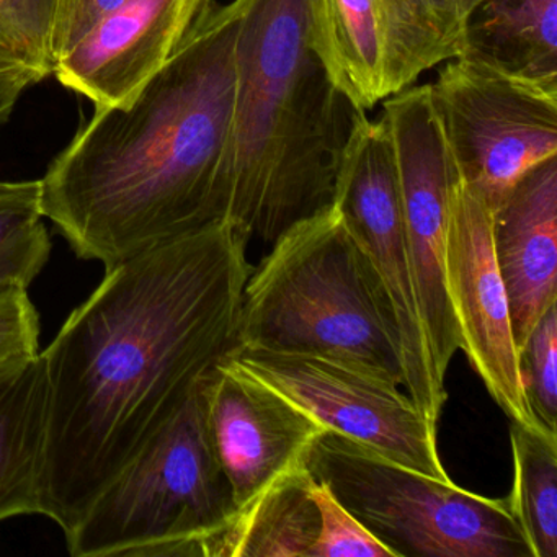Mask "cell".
<instances>
[{"mask_svg":"<svg viewBox=\"0 0 557 557\" xmlns=\"http://www.w3.org/2000/svg\"><path fill=\"white\" fill-rule=\"evenodd\" d=\"M520 370L534 416L557 433V305L541 315L520 348Z\"/></svg>","mask_w":557,"mask_h":557,"instance_id":"cell-22","label":"cell"},{"mask_svg":"<svg viewBox=\"0 0 557 557\" xmlns=\"http://www.w3.org/2000/svg\"><path fill=\"white\" fill-rule=\"evenodd\" d=\"M208 0H126L77 47L53 76L96 109L128 102L171 60Z\"/></svg>","mask_w":557,"mask_h":557,"instance_id":"cell-14","label":"cell"},{"mask_svg":"<svg viewBox=\"0 0 557 557\" xmlns=\"http://www.w3.org/2000/svg\"><path fill=\"white\" fill-rule=\"evenodd\" d=\"M446 282L458 324L459 350L465 351L492 399L517 425L556 433L537 420L524 393L507 289L495 260L492 210L462 177L453 195Z\"/></svg>","mask_w":557,"mask_h":557,"instance_id":"cell-12","label":"cell"},{"mask_svg":"<svg viewBox=\"0 0 557 557\" xmlns=\"http://www.w3.org/2000/svg\"><path fill=\"white\" fill-rule=\"evenodd\" d=\"M51 253L50 234L44 220L18 233L0 247V289L30 286L44 272Z\"/></svg>","mask_w":557,"mask_h":557,"instance_id":"cell-24","label":"cell"},{"mask_svg":"<svg viewBox=\"0 0 557 557\" xmlns=\"http://www.w3.org/2000/svg\"><path fill=\"white\" fill-rule=\"evenodd\" d=\"M458 58L557 83V0H479Z\"/></svg>","mask_w":557,"mask_h":557,"instance_id":"cell-18","label":"cell"},{"mask_svg":"<svg viewBox=\"0 0 557 557\" xmlns=\"http://www.w3.org/2000/svg\"><path fill=\"white\" fill-rule=\"evenodd\" d=\"M40 350V318L27 286L0 289V373Z\"/></svg>","mask_w":557,"mask_h":557,"instance_id":"cell-23","label":"cell"},{"mask_svg":"<svg viewBox=\"0 0 557 557\" xmlns=\"http://www.w3.org/2000/svg\"><path fill=\"white\" fill-rule=\"evenodd\" d=\"M237 27L236 0H208L162 70L51 162L41 211L79 259L110 269L230 221Z\"/></svg>","mask_w":557,"mask_h":557,"instance_id":"cell-2","label":"cell"},{"mask_svg":"<svg viewBox=\"0 0 557 557\" xmlns=\"http://www.w3.org/2000/svg\"><path fill=\"white\" fill-rule=\"evenodd\" d=\"M38 84L28 71H11L0 76V125L12 115L25 90Z\"/></svg>","mask_w":557,"mask_h":557,"instance_id":"cell-27","label":"cell"},{"mask_svg":"<svg viewBox=\"0 0 557 557\" xmlns=\"http://www.w3.org/2000/svg\"><path fill=\"white\" fill-rule=\"evenodd\" d=\"M306 468L397 557H531L507 497L430 478L329 430Z\"/></svg>","mask_w":557,"mask_h":557,"instance_id":"cell-6","label":"cell"},{"mask_svg":"<svg viewBox=\"0 0 557 557\" xmlns=\"http://www.w3.org/2000/svg\"><path fill=\"white\" fill-rule=\"evenodd\" d=\"M230 221L272 246L334 201L355 109L309 35V0H236Z\"/></svg>","mask_w":557,"mask_h":557,"instance_id":"cell-3","label":"cell"},{"mask_svg":"<svg viewBox=\"0 0 557 557\" xmlns=\"http://www.w3.org/2000/svg\"><path fill=\"white\" fill-rule=\"evenodd\" d=\"M309 495L318 511V534L309 557H397L314 475Z\"/></svg>","mask_w":557,"mask_h":557,"instance_id":"cell-21","label":"cell"},{"mask_svg":"<svg viewBox=\"0 0 557 557\" xmlns=\"http://www.w3.org/2000/svg\"><path fill=\"white\" fill-rule=\"evenodd\" d=\"M236 347L350 358L404 386L396 319L334 205L289 226L250 272Z\"/></svg>","mask_w":557,"mask_h":557,"instance_id":"cell-4","label":"cell"},{"mask_svg":"<svg viewBox=\"0 0 557 557\" xmlns=\"http://www.w3.org/2000/svg\"><path fill=\"white\" fill-rule=\"evenodd\" d=\"M247 244L224 221L106 269L41 351L40 515L64 534L236 348Z\"/></svg>","mask_w":557,"mask_h":557,"instance_id":"cell-1","label":"cell"},{"mask_svg":"<svg viewBox=\"0 0 557 557\" xmlns=\"http://www.w3.org/2000/svg\"><path fill=\"white\" fill-rule=\"evenodd\" d=\"M207 374L64 534L71 556H197L236 510L208 430Z\"/></svg>","mask_w":557,"mask_h":557,"instance_id":"cell-5","label":"cell"},{"mask_svg":"<svg viewBox=\"0 0 557 557\" xmlns=\"http://www.w3.org/2000/svg\"><path fill=\"white\" fill-rule=\"evenodd\" d=\"M226 360L282 394L322 429L397 465L453 482L440 458L438 423L383 371L315 351L236 347Z\"/></svg>","mask_w":557,"mask_h":557,"instance_id":"cell-8","label":"cell"},{"mask_svg":"<svg viewBox=\"0 0 557 557\" xmlns=\"http://www.w3.org/2000/svg\"><path fill=\"white\" fill-rule=\"evenodd\" d=\"M211 443L239 508L305 465L325 432L282 394L224 358L205 377Z\"/></svg>","mask_w":557,"mask_h":557,"instance_id":"cell-13","label":"cell"},{"mask_svg":"<svg viewBox=\"0 0 557 557\" xmlns=\"http://www.w3.org/2000/svg\"><path fill=\"white\" fill-rule=\"evenodd\" d=\"M370 260L399 332L404 387L413 403L438 423L446 389L436 381L420 319L407 249L396 149L386 120L355 116L335 178L334 201Z\"/></svg>","mask_w":557,"mask_h":557,"instance_id":"cell-10","label":"cell"},{"mask_svg":"<svg viewBox=\"0 0 557 557\" xmlns=\"http://www.w3.org/2000/svg\"><path fill=\"white\" fill-rule=\"evenodd\" d=\"M126 0H57L53 18L54 66L58 60L81 44L103 18L116 11Z\"/></svg>","mask_w":557,"mask_h":557,"instance_id":"cell-25","label":"cell"},{"mask_svg":"<svg viewBox=\"0 0 557 557\" xmlns=\"http://www.w3.org/2000/svg\"><path fill=\"white\" fill-rule=\"evenodd\" d=\"M41 220L40 181H0V247Z\"/></svg>","mask_w":557,"mask_h":557,"instance_id":"cell-26","label":"cell"},{"mask_svg":"<svg viewBox=\"0 0 557 557\" xmlns=\"http://www.w3.org/2000/svg\"><path fill=\"white\" fill-rule=\"evenodd\" d=\"M513 484L508 507L531 557H557V435L511 422Z\"/></svg>","mask_w":557,"mask_h":557,"instance_id":"cell-19","label":"cell"},{"mask_svg":"<svg viewBox=\"0 0 557 557\" xmlns=\"http://www.w3.org/2000/svg\"><path fill=\"white\" fill-rule=\"evenodd\" d=\"M311 479L305 462L273 482L201 541L197 556L309 557L318 534Z\"/></svg>","mask_w":557,"mask_h":557,"instance_id":"cell-17","label":"cell"},{"mask_svg":"<svg viewBox=\"0 0 557 557\" xmlns=\"http://www.w3.org/2000/svg\"><path fill=\"white\" fill-rule=\"evenodd\" d=\"M492 240L520 351L557 305V156L530 169L492 210Z\"/></svg>","mask_w":557,"mask_h":557,"instance_id":"cell-15","label":"cell"},{"mask_svg":"<svg viewBox=\"0 0 557 557\" xmlns=\"http://www.w3.org/2000/svg\"><path fill=\"white\" fill-rule=\"evenodd\" d=\"M430 87L462 181L491 210L530 169L557 156V83L455 58Z\"/></svg>","mask_w":557,"mask_h":557,"instance_id":"cell-9","label":"cell"},{"mask_svg":"<svg viewBox=\"0 0 557 557\" xmlns=\"http://www.w3.org/2000/svg\"><path fill=\"white\" fill-rule=\"evenodd\" d=\"M381 116L396 149L407 249L430 360L436 381L445 386L446 371L459 350L458 324L446 282V244L461 172L430 84L387 97Z\"/></svg>","mask_w":557,"mask_h":557,"instance_id":"cell-11","label":"cell"},{"mask_svg":"<svg viewBox=\"0 0 557 557\" xmlns=\"http://www.w3.org/2000/svg\"><path fill=\"white\" fill-rule=\"evenodd\" d=\"M48 380L40 354L0 373V521L40 515Z\"/></svg>","mask_w":557,"mask_h":557,"instance_id":"cell-16","label":"cell"},{"mask_svg":"<svg viewBox=\"0 0 557 557\" xmlns=\"http://www.w3.org/2000/svg\"><path fill=\"white\" fill-rule=\"evenodd\" d=\"M54 8L57 0H0V76L28 71L38 83L53 76Z\"/></svg>","mask_w":557,"mask_h":557,"instance_id":"cell-20","label":"cell"},{"mask_svg":"<svg viewBox=\"0 0 557 557\" xmlns=\"http://www.w3.org/2000/svg\"><path fill=\"white\" fill-rule=\"evenodd\" d=\"M479 0H309L311 45L361 112L461 57Z\"/></svg>","mask_w":557,"mask_h":557,"instance_id":"cell-7","label":"cell"}]
</instances>
